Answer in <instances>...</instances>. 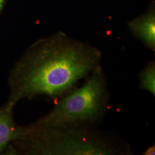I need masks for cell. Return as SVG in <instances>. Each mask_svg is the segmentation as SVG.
<instances>
[{
  "mask_svg": "<svg viewBox=\"0 0 155 155\" xmlns=\"http://www.w3.org/2000/svg\"><path fill=\"white\" fill-rule=\"evenodd\" d=\"M102 58L98 48L63 32L40 39L10 72L7 102L15 106L21 100L39 96L60 99L101 65Z\"/></svg>",
  "mask_w": 155,
  "mask_h": 155,
  "instance_id": "obj_1",
  "label": "cell"
},
{
  "mask_svg": "<svg viewBox=\"0 0 155 155\" xmlns=\"http://www.w3.org/2000/svg\"><path fill=\"white\" fill-rule=\"evenodd\" d=\"M13 143L23 154L32 155H130L129 144L87 125L24 127Z\"/></svg>",
  "mask_w": 155,
  "mask_h": 155,
  "instance_id": "obj_2",
  "label": "cell"
},
{
  "mask_svg": "<svg viewBox=\"0 0 155 155\" xmlns=\"http://www.w3.org/2000/svg\"><path fill=\"white\" fill-rule=\"evenodd\" d=\"M107 80L101 65L84 79L83 84L59 99L54 107L33 124L42 126L95 127L109 107Z\"/></svg>",
  "mask_w": 155,
  "mask_h": 155,
  "instance_id": "obj_3",
  "label": "cell"
},
{
  "mask_svg": "<svg viewBox=\"0 0 155 155\" xmlns=\"http://www.w3.org/2000/svg\"><path fill=\"white\" fill-rule=\"evenodd\" d=\"M134 37L140 40L147 48L155 51V2L152 1L148 10L127 24Z\"/></svg>",
  "mask_w": 155,
  "mask_h": 155,
  "instance_id": "obj_4",
  "label": "cell"
},
{
  "mask_svg": "<svg viewBox=\"0 0 155 155\" xmlns=\"http://www.w3.org/2000/svg\"><path fill=\"white\" fill-rule=\"evenodd\" d=\"M14 107L11 104L6 102L0 109V153L19 139L23 133L24 127L17 125L14 121Z\"/></svg>",
  "mask_w": 155,
  "mask_h": 155,
  "instance_id": "obj_5",
  "label": "cell"
},
{
  "mask_svg": "<svg viewBox=\"0 0 155 155\" xmlns=\"http://www.w3.org/2000/svg\"><path fill=\"white\" fill-rule=\"evenodd\" d=\"M139 87L155 96V62L150 61L139 75Z\"/></svg>",
  "mask_w": 155,
  "mask_h": 155,
  "instance_id": "obj_6",
  "label": "cell"
},
{
  "mask_svg": "<svg viewBox=\"0 0 155 155\" xmlns=\"http://www.w3.org/2000/svg\"><path fill=\"white\" fill-rule=\"evenodd\" d=\"M155 146L152 145L148 147L147 150H145L144 152V155H155Z\"/></svg>",
  "mask_w": 155,
  "mask_h": 155,
  "instance_id": "obj_7",
  "label": "cell"
},
{
  "mask_svg": "<svg viewBox=\"0 0 155 155\" xmlns=\"http://www.w3.org/2000/svg\"><path fill=\"white\" fill-rule=\"evenodd\" d=\"M4 2H5V0H0V13H1V11L2 10Z\"/></svg>",
  "mask_w": 155,
  "mask_h": 155,
  "instance_id": "obj_8",
  "label": "cell"
}]
</instances>
